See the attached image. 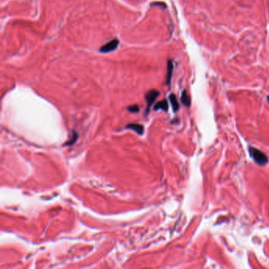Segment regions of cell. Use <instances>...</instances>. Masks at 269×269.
I'll use <instances>...</instances> for the list:
<instances>
[{
    "label": "cell",
    "instance_id": "52a82bcc",
    "mask_svg": "<svg viewBox=\"0 0 269 269\" xmlns=\"http://www.w3.org/2000/svg\"><path fill=\"white\" fill-rule=\"evenodd\" d=\"M170 101H171V104L172 105V108H173L174 111H178V109H179V104L178 102L177 97L175 94H171V96L169 97Z\"/></svg>",
    "mask_w": 269,
    "mask_h": 269
},
{
    "label": "cell",
    "instance_id": "6da1fadb",
    "mask_svg": "<svg viewBox=\"0 0 269 269\" xmlns=\"http://www.w3.org/2000/svg\"><path fill=\"white\" fill-rule=\"evenodd\" d=\"M249 154H250V156L252 157V159L254 160L255 163H257L259 165H265L267 163V161H268V159L266 156V155L261 151H260L259 149L250 147L249 149Z\"/></svg>",
    "mask_w": 269,
    "mask_h": 269
},
{
    "label": "cell",
    "instance_id": "3957f363",
    "mask_svg": "<svg viewBox=\"0 0 269 269\" xmlns=\"http://www.w3.org/2000/svg\"><path fill=\"white\" fill-rule=\"evenodd\" d=\"M118 43H119V41L117 39H114L112 40H110V42L105 43V44L101 47L100 48V52H102V53H107V52H110V51H114L118 47Z\"/></svg>",
    "mask_w": 269,
    "mask_h": 269
},
{
    "label": "cell",
    "instance_id": "ba28073f",
    "mask_svg": "<svg viewBox=\"0 0 269 269\" xmlns=\"http://www.w3.org/2000/svg\"><path fill=\"white\" fill-rule=\"evenodd\" d=\"M181 101L185 106L190 107V103H191L190 102V96H189V94H188L186 90H184L183 92H182V93H181Z\"/></svg>",
    "mask_w": 269,
    "mask_h": 269
},
{
    "label": "cell",
    "instance_id": "8992f818",
    "mask_svg": "<svg viewBox=\"0 0 269 269\" xmlns=\"http://www.w3.org/2000/svg\"><path fill=\"white\" fill-rule=\"evenodd\" d=\"M159 109H161L164 111H167L168 110V104H167V100H161V101H159L155 104V107H154V110H159Z\"/></svg>",
    "mask_w": 269,
    "mask_h": 269
},
{
    "label": "cell",
    "instance_id": "8fae6325",
    "mask_svg": "<svg viewBox=\"0 0 269 269\" xmlns=\"http://www.w3.org/2000/svg\"><path fill=\"white\" fill-rule=\"evenodd\" d=\"M267 101H268V102H269V96H267Z\"/></svg>",
    "mask_w": 269,
    "mask_h": 269
},
{
    "label": "cell",
    "instance_id": "7a4b0ae2",
    "mask_svg": "<svg viewBox=\"0 0 269 269\" xmlns=\"http://www.w3.org/2000/svg\"><path fill=\"white\" fill-rule=\"evenodd\" d=\"M159 95V92L155 89H152L145 94V100L147 101V111H149L150 107L155 102V99Z\"/></svg>",
    "mask_w": 269,
    "mask_h": 269
},
{
    "label": "cell",
    "instance_id": "5b68a950",
    "mask_svg": "<svg viewBox=\"0 0 269 269\" xmlns=\"http://www.w3.org/2000/svg\"><path fill=\"white\" fill-rule=\"evenodd\" d=\"M174 70V65L173 62L171 61V59L168 60L167 62V80H166V83L167 85H169L170 82H171V77H172V73H173Z\"/></svg>",
    "mask_w": 269,
    "mask_h": 269
},
{
    "label": "cell",
    "instance_id": "30bf717a",
    "mask_svg": "<svg viewBox=\"0 0 269 269\" xmlns=\"http://www.w3.org/2000/svg\"><path fill=\"white\" fill-rule=\"evenodd\" d=\"M77 138H78V134H77V133L73 132V136H72L71 139H70V140H69V141H67V142H66V143H67V144H66V145H73V143H74L76 141Z\"/></svg>",
    "mask_w": 269,
    "mask_h": 269
},
{
    "label": "cell",
    "instance_id": "9c48e42d",
    "mask_svg": "<svg viewBox=\"0 0 269 269\" xmlns=\"http://www.w3.org/2000/svg\"><path fill=\"white\" fill-rule=\"evenodd\" d=\"M139 109L140 108L137 105H132V106L128 107V110L132 113H137L139 111Z\"/></svg>",
    "mask_w": 269,
    "mask_h": 269
},
{
    "label": "cell",
    "instance_id": "277c9868",
    "mask_svg": "<svg viewBox=\"0 0 269 269\" xmlns=\"http://www.w3.org/2000/svg\"><path fill=\"white\" fill-rule=\"evenodd\" d=\"M126 128L135 131L137 134L142 135L144 133V126L142 125L137 124V123H130L129 125H127Z\"/></svg>",
    "mask_w": 269,
    "mask_h": 269
}]
</instances>
